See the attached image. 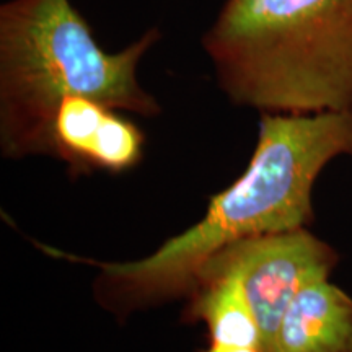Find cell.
Segmentation results:
<instances>
[{
  "label": "cell",
  "mask_w": 352,
  "mask_h": 352,
  "mask_svg": "<svg viewBox=\"0 0 352 352\" xmlns=\"http://www.w3.org/2000/svg\"><path fill=\"white\" fill-rule=\"evenodd\" d=\"M344 155L352 158V109L263 113L245 173L210 199L201 222L165 241L151 256L98 263L41 248L100 270L96 298L120 314L191 296L202 266L220 250L250 236L310 226L316 178L329 162Z\"/></svg>",
  "instance_id": "cell-1"
},
{
  "label": "cell",
  "mask_w": 352,
  "mask_h": 352,
  "mask_svg": "<svg viewBox=\"0 0 352 352\" xmlns=\"http://www.w3.org/2000/svg\"><path fill=\"white\" fill-rule=\"evenodd\" d=\"M158 28L118 52L96 43L70 0H8L0 6V148L3 157L51 155V131L63 98L80 95L118 111L152 118L158 101L138 69L160 41Z\"/></svg>",
  "instance_id": "cell-2"
},
{
  "label": "cell",
  "mask_w": 352,
  "mask_h": 352,
  "mask_svg": "<svg viewBox=\"0 0 352 352\" xmlns=\"http://www.w3.org/2000/svg\"><path fill=\"white\" fill-rule=\"evenodd\" d=\"M201 43L239 107L352 109V0H226Z\"/></svg>",
  "instance_id": "cell-3"
},
{
  "label": "cell",
  "mask_w": 352,
  "mask_h": 352,
  "mask_svg": "<svg viewBox=\"0 0 352 352\" xmlns=\"http://www.w3.org/2000/svg\"><path fill=\"white\" fill-rule=\"evenodd\" d=\"M338 263L336 250L302 227L236 241L215 253L202 270L214 267L236 277L256 316L264 351L271 352L290 302L307 285L328 279Z\"/></svg>",
  "instance_id": "cell-4"
},
{
  "label": "cell",
  "mask_w": 352,
  "mask_h": 352,
  "mask_svg": "<svg viewBox=\"0 0 352 352\" xmlns=\"http://www.w3.org/2000/svg\"><path fill=\"white\" fill-rule=\"evenodd\" d=\"M144 132L118 109L80 95L63 98L51 131V155L72 173H122L144 155Z\"/></svg>",
  "instance_id": "cell-5"
},
{
  "label": "cell",
  "mask_w": 352,
  "mask_h": 352,
  "mask_svg": "<svg viewBox=\"0 0 352 352\" xmlns=\"http://www.w3.org/2000/svg\"><path fill=\"white\" fill-rule=\"evenodd\" d=\"M271 352H352V298L328 279L290 302Z\"/></svg>",
  "instance_id": "cell-6"
},
{
  "label": "cell",
  "mask_w": 352,
  "mask_h": 352,
  "mask_svg": "<svg viewBox=\"0 0 352 352\" xmlns=\"http://www.w3.org/2000/svg\"><path fill=\"white\" fill-rule=\"evenodd\" d=\"M188 320L204 321L210 344L263 347L261 329L236 277L228 271L204 267L191 292Z\"/></svg>",
  "instance_id": "cell-7"
},
{
  "label": "cell",
  "mask_w": 352,
  "mask_h": 352,
  "mask_svg": "<svg viewBox=\"0 0 352 352\" xmlns=\"http://www.w3.org/2000/svg\"><path fill=\"white\" fill-rule=\"evenodd\" d=\"M204 352H266L263 347L254 346H223V344H210Z\"/></svg>",
  "instance_id": "cell-8"
}]
</instances>
